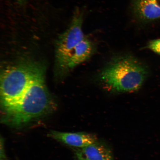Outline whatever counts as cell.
Wrapping results in <instances>:
<instances>
[{"label": "cell", "instance_id": "cell-1", "mask_svg": "<svg viewBox=\"0 0 160 160\" xmlns=\"http://www.w3.org/2000/svg\"><path fill=\"white\" fill-rule=\"evenodd\" d=\"M53 107L52 99L45 85L43 71L15 104L1 110V121L10 127L21 129L51 112Z\"/></svg>", "mask_w": 160, "mask_h": 160}, {"label": "cell", "instance_id": "cell-2", "mask_svg": "<svg viewBox=\"0 0 160 160\" xmlns=\"http://www.w3.org/2000/svg\"><path fill=\"white\" fill-rule=\"evenodd\" d=\"M147 75L144 66L134 58L126 55L112 60L100 73L99 78L111 91L126 92L140 88Z\"/></svg>", "mask_w": 160, "mask_h": 160}, {"label": "cell", "instance_id": "cell-3", "mask_svg": "<svg viewBox=\"0 0 160 160\" xmlns=\"http://www.w3.org/2000/svg\"><path fill=\"white\" fill-rule=\"evenodd\" d=\"M41 65L35 62H25L4 70L1 75V110L15 104L42 72Z\"/></svg>", "mask_w": 160, "mask_h": 160}, {"label": "cell", "instance_id": "cell-4", "mask_svg": "<svg viewBox=\"0 0 160 160\" xmlns=\"http://www.w3.org/2000/svg\"><path fill=\"white\" fill-rule=\"evenodd\" d=\"M83 13L79 9L75 12L71 24L60 35L57 40L56 47V57L58 64L65 69L68 59L75 46L85 37L82 25Z\"/></svg>", "mask_w": 160, "mask_h": 160}, {"label": "cell", "instance_id": "cell-6", "mask_svg": "<svg viewBox=\"0 0 160 160\" xmlns=\"http://www.w3.org/2000/svg\"><path fill=\"white\" fill-rule=\"evenodd\" d=\"M132 6L135 15L142 21L160 18V0H132Z\"/></svg>", "mask_w": 160, "mask_h": 160}, {"label": "cell", "instance_id": "cell-9", "mask_svg": "<svg viewBox=\"0 0 160 160\" xmlns=\"http://www.w3.org/2000/svg\"><path fill=\"white\" fill-rule=\"evenodd\" d=\"M147 47L155 53L160 55V38L150 41Z\"/></svg>", "mask_w": 160, "mask_h": 160}, {"label": "cell", "instance_id": "cell-10", "mask_svg": "<svg viewBox=\"0 0 160 160\" xmlns=\"http://www.w3.org/2000/svg\"><path fill=\"white\" fill-rule=\"evenodd\" d=\"M17 1H18V2L22 4H23L25 2L26 0H17Z\"/></svg>", "mask_w": 160, "mask_h": 160}, {"label": "cell", "instance_id": "cell-5", "mask_svg": "<svg viewBox=\"0 0 160 160\" xmlns=\"http://www.w3.org/2000/svg\"><path fill=\"white\" fill-rule=\"evenodd\" d=\"M49 136L58 141L78 148L87 147L97 141L94 135L86 132L69 133L52 131Z\"/></svg>", "mask_w": 160, "mask_h": 160}, {"label": "cell", "instance_id": "cell-7", "mask_svg": "<svg viewBox=\"0 0 160 160\" xmlns=\"http://www.w3.org/2000/svg\"><path fill=\"white\" fill-rule=\"evenodd\" d=\"M75 155L78 160H114L109 148L98 141L87 147L78 149Z\"/></svg>", "mask_w": 160, "mask_h": 160}, {"label": "cell", "instance_id": "cell-8", "mask_svg": "<svg viewBox=\"0 0 160 160\" xmlns=\"http://www.w3.org/2000/svg\"><path fill=\"white\" fill-rule=\"evenodd\" d=\"M94 49L92 42L86 37L76 45L70 54L65 69H73L91 57Z\"/></svg>", "mask_w": 160, "mask_h": 160}, {"label": "cell", "instance_id": "cell-11", "mask_svg": "<svg viewBox=\"0 0 160 160\" xmlns=\"http://www.w3.org/2000/svg\"></svg>", "mask_w": 160, "mask_h": 160}]
</instances>
